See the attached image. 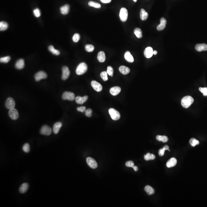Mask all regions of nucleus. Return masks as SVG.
<instances>
[{
    "label": "nucleus",
    "instance_id": "1",
    "mask_svg": "<svg viewBox=\"0 0 207 207\" xmlns=\"http://www.w3.org/2000/svg\"><path fill=\"white\" fill-rule=\"evenodd\" d=\"M194 101V99L192 96H186L182 99L181 103L184 108H188L193 103Z\"/></svg>",
    "mask_w": 207,
    "mask_h": 207
},
{
    "label": "nucleus",
    "instance_id": "2",
    "mask_svg": "<svg viewBox=\"0 0 207 207\" xmlns=\"http://www.w3.org/2000/svg\"><path fill=\"white\" fill-rule=\"evenodd\" d=\"M88 70V66L85 63H81L79 64L76 70V73L78 75L85 74Z\"/></svg>",
    "mask_w": 207,
    "mask_h": 207
},
{
    "label": "nucleus",
    "instance_id": "3",
    "mask_svg": "<svg viewBox=\"0 0 207 207\" xmlns=\"http://www.w3.org/2000/svg\"><path fill=\"white\" fill-rule=\"evenodd\" d=\"M109 112L112 120H118L120 118V115L118 111L113 108H111L109 110Z\"/></svg>",
    "mask_w": 207,
    "mask_h": 207
},
{
    "label": "nucleus",
    "instance_id": "4",
    "mask_svg": "<svg viewBox=\"0 0 207 207\" xmlns=\"http://www.w3.org/2000/svg\"><path fill=\"white\" fill-rule=\"evenodd\" d=\"M128 12L127 10L125 8H121L119 14V17L120 20L122 22H125L128 18Z\"/></svg>",
    "mask_w": 207,
    "mask_h": 207
},
{
    "label": "nucleus",
    "instance_id": "5",
    "mask_svg": "<svg viewBox=\"0 0 207 207\" xmlns=\"http://www.w3.org/2000/svg\"><path fill=\"white\" fill-rule=\"evenodd\" d=\"M62 97L63 100L73 101L75 99V95L73 92H64Z\"/></svg>",
    "mask_w": 207,
    "mask_h": 207
},
{
    "label": "nucleus",
    "instance_id": "6",
    "mask_svg": "<svg viewBox=\"0 0 207 207\" xmlns=\"http://www.w3.org/2000/svg\"><path fill=\"white\" fill-rule=\"evenodd\" d=\"M51 128L47 125H44L40 130V133L44 135H49L51 134Z\"/></svg>",
    "mask_w": 207,
    "mask_h": 207
},
{
    "label": "nucleus",
    "instance_id": "7",
    "mask_svg": "<svg viewBox=\"0 0 207 207\" xmlns=\"http://www.w3.org/2000/svg\"><path fill=\"white\" fill-rule=\"evenodd\" d=\"M15 105V101L12 98H9L7 99L5 103V106L8 109H11L14 108Z\"/></svg>",
    "mask_w": 207,
    "mask_h": 207
},
{
    "label": "nucleus",
    "instance_id": "8",
    "mask_svg": "<svg viewBox=\"0 0 207 207\" xmlns=\"http://www.w3.org/2000/svg\"><path fill=\"white\" fill-rule=\"evenodd\" d=\"M86 162L90 167L92 169H96L98 166V164L96 160L92 158L88 157L86 159Z\"/></svg>",
    "mask_w": 207,
    "mask_h": 207
},
{
    "label": "nucleus",
    "instance_id": "9",
    "mask_svg": "<svg viewBox=\"0 0 207 207\" xmlns=\"http://www.w3.org/2000/svg\"><path fill=\"white\" fill-rule=\"evenodd\" d=\"M9 117L14 120H17L19 117L18 112L17 111V110L15 108L9 110Z\"/></svg>",
    "mask_w": 207,
    "mask_h": 207
},
{
    "label": "nucleus",
    "instance_id": "10",
    "mask_svg": "<svg viewBox=\"0 0 207 207\" xmlns=\"http://www.w3.org/2000/svg\"><path fill=\"white\" fill-rule=\"evenodd\" d=\"M47 74L43 71H40L36 73L35 75V78L36 81H39L42 79L46 78Z\"/></svg>",
    "mask_w": 207,
    "mask_h": 207
},
{
    "label": "nucleus",
    "instance_id": "11",
    "mask_svg": "<svg viewBox=\"0 0 207 207\" xmlns=\"http://www.w3.org/2000/svg\"><path fill=\"white\" fill-rule=\"evenodd\" d=\"M70 75V71L67 66H64L62 68V79L66 80L69 77Z\"/></svg>",
    "mask_w": 207,
    "mask_h": 207
},
{
    "label": "nucleus",
    "instance_id": "12",
    "mask_svg": "<svg viewBox=\"0 0 207 207\" xmlns=\"http://www.w3.org/2000/svg\"><path fill=\"white\" fill-rule=\"evenodd\" d=\"M92 88L97 92L101 91L103 89V87L99 83L95 81H93L91 83Z\"/></svg>",
    "mask_w": 207,
    "mask_h": 207
},
{
    "label": "nucleus",
    "instance_id": "13",
    "mask_svg": "<svg viewBox=\"0 0 207 207\" xmlns=\"http://www.w3.org/2000/svg\"><path fill=\"white\" fill-rule=\"evenodd\" d=\"M153 50L151 47H148L145 48L144 52L145 57L147 59H149L152 57L153 54Z\"/></svg>",
    "mask_w": 207,
    "mask_h": 207
},
{
    "label": "nucleus",
    "instance_id": "14",
    "mask_svg": "<svg viewBox=\"0 0 207 207\" xmlns=\"http://www.w3.org/2000/svg\"><path fill=\"white\" fill-rule=\"evenodd\" d=\"M195 49L197 51L201 52L207 50V44H198L195 46Z\"/></svg>",
    "mask_w": 207,
    "mask_h": 207
},
{
    "label": "nucleus",
    "instance_id": "15",
    "mask_svg": "<svg viewBox=\"0 0 207 207\" xmlns=\"http://www.w3.org/2000/svg\"><path fill=\"white\" fill-rule=\"evenodd\" d=\"M88 97L87 96L81 97L77 96L75 98V101L77 103L79 104H83L85 103L88 99Z\"/></svg>",
    "mask_w": 207,
    "mask_h": 207
},
{
    "label": "nucleus",
    "instance_id": "16",
    "mask_svg": "<svg viewBox=\"0 0 207 207\" xmlns=\"http://www.w3.org/2000/svg\"><path fill=\"white\" fill-rule=\"evenodd\" d=\"M121 91V88L118 86L112 88L110 90V92L113 96H116L118 95Z\"/></svg>",
    "mask_w": 207,
    "mask_h": 207
},
{
    "label": "nucleus",
    "instance_id": "17",
    "mask_svg": "<svg viewBox=\"0 0 207 207\" xmlns=\"http://www.w3.org/2000/svg\"><path fill=\"white\" fill-rule=\"evenodd\" d=\"M62 124L61 122H57L53 126V131L55 134H57L59 132L61 127H62Z\"/></svg>",
    "mask_w": 207,
    "mask_h": 207
},
{
    "label": "nucleus",
    "instance_id": "18",
    "mask_svg": "<svg viewBox=\"0 0 207 207\" xmlns=\"http://www.w3.org/2000/svg\"><path fill=\"white\" fill-rule=\"evenodd\" d=\"M177 163V160L175 158H172L168 160L166 163V166L168 168H171L175 166Z\"/></svg>",
    "mask_w": 207,
    "mask_h": 207
},
{
    "label": "nucleus",
    "instance_id": "19",
    "mask_svg": "<svg viewBox=\"0 0 207 207\" xmlns=\"http://www.w3.org/2000/svg\"><path fill=\"white\" fill-rule=\"evenodd\" d=\"M24 61L22 59H20L17 60L15 64V67L18 70L23 69L24 67Z\"/></svg>",
    "mask_w": 207,
    "mask_h": 207
},
{
    "label": "nucleus",
    "instance_id": "20",
    "mask_svg": "<svg viewBox=\"0 0 207 207\" xmlns=\"http://www.w3.org/2000/svg\"><path fill=\"white\" fill-rule=\"evenodd\" d=\"M60 12L63 15H66L69 13L70 11V6L69 5L66 4L60 8Z\"/></svg>",
    "mask_w": 207,
    "mask_h": 207
},
{
    "label": "nucleus",
    "instance_id": "21",
    "mask_svg": "<svg viewBox=\"0 0 207 207\" xmlns=\"http://www.w3.org/2000/svg\"><path fill=\"white\" fill-rule=\"evenodd\" d=\"M29 188V185L27 183H24L21 185L19 188V192L21 193H25Z\"/></svg>",
    "mask_w": 207,
    "mask_h": 207
},
{
    "label": "nucleus",
    "instance_id": "22",
    "mask_svg": "<svg viewBox=\"0 0 207 207\" xmlns=\"http://www.w3.org/2000/svg\"><path fill=\"white\" fill-rule=\"evenodd\" d=\"M124 57L126 61L129 63H132L134 61L133 57L129 51L126 52L124 55Z\"/></svg>",
    "mask_w": 207,
    "mask_h": 207
},
{
    "label": "nucleus",
    "instance_id": "23",
    "mask_svg": "<svg viewBox=\"0 0 207 207\" xmlns=\"http://www.w3.org/2000/svg\"><path fill=\"white\" fill-rule=\"evenodd\" d=\"M119 70L122 74H123L124 75H126L129 74L130 72V69L128 67L124 66H122L119 67Z\"/></svg>",
    "mask_w": 207,
    "mask_h": 207
},
{
    "label": "nucleus",
    "instance_id": "24",
    "mask_svg": "<svg viewBox=\"0 0 207 207\" xmlns=\"http://www.w3.org/2000/svg\"><path fill=\"white\" fill-rule=\"evenodd\" d=\"M98 59L101 63L104 62L105 60V56L104 52L101 51L99 53L98 55Z\"/></svg>",
    "mask_w": 207,
    "mask_h": 207
},
{
    "label": "nucleus",
    "instance_id": "25",
    "mask_svg": "<svg viewBox=\"0 0 207 207\" xmlns=\"http://www.w3.org/2000/svg\"><path fill=\"white\" fill-rule=\"evenodd\" d=\"M148 14L144 9H141L140 12V18L142 20H146L148 18Z\"/></svg>",
    "mask_w": 207,
    "mask_h": 207
},
{
    "label": "nucleus",
    "instance_id": "26",
    "mask_svg": "<svg viewBox=\"0 0 207 207\" xmlns=\"http://www.w3.org/2000/svg\"><path fill=\"white\" fill-rule=\"evenodd\" d=\"M144 190L145 192L149 195H152L155 192V190L150 186L147 185L145 186V187Z\"/></svg>",
    "mask_w": 207,
    "mask_h": 207
},
{
    "label": "nucleus",
    "instance_id": "27",
    "mask_svg": "<svg viewBox=\"0 0 207 207\" xmlns=\"http://www.w3.org/2000/svg\"><path fill=\"white\" fill-rule=\"evenodd\" d=\"M156 139L159 142H162L163 143H165L168 142V137L165 135H158L156 137Z\"/></svg>",
    "mask_w": 207,
    "mask_h": 207
},
{
    "label": "nucleus",
    "instance_id": "28",
    "mask_svg": "<svg viewBox=\"0 0 207 207\" xmlns=\"http://www.w3.org/2000/svg\"><path fill=\"white\" fill-rule=\"evenodd\" d=\"M166 150H168L170 151V150H169V146L167 145H165L162 148L160 149L158 151L159 155L160 157H162V156H163L164 155V151H165Z\"/></svg>",
    "mask_w": 207,
    "mask_h": 207
},
{
    "label": "nucleus",
    "instance_id": "29",
    "mask_svg": "<svg viewBox=\"0 0 207 207\" xmlns=\"http://www.w3.org/2000/svg\"><path fill=\"white\" fill-rule=\"evenodd\" d=\"M144 159L146 161L153 160L155 158V156L154 154L147 153L144 156Z\"/></svg>",
    "mask_w": 207,
    "mask_h": 207
},
{
    "label": "nucleus",
    "instance_id": "30",
    "mask_svg": "<svg viewBox=\"0 0 207 207\" xmlns=\"http://www.w3.org/2000/svg\"><path fill=\"white\" fill-rule=\"evenodd\" d=\"M48 49L51 52L53 55H59L60 54V52H59V51L56 50L52 45H50V46H49V47L48 48Z\"/></svg>",
    "mask_w": 207,
    "mask_h": 207
},
{
    "label": "nucleus",
    "instance_id": "31",
    "mask_svg": "<svg viewBox=\"0 0 207 207\" xmlns=\"http://www.w3.org/2000/svg\"><path fill=\"white\" fill-rule=\"evenodd\" d=\"M134 33L138 38H140L142 37V33L140 28H136L134 30Z\"/></svg>",
    "mask_w": 207,
    "mask_h": 207
},
{
    "label": "nucleus",
    "instance_id": "32",
    "mask_svg": "<svg viewBox=\"0 0 207 207\" xmlns=\"http://www.w3.org/2000/svg\"><path fill=\"white\" fill-rule=\"evenodd\" d=\"M88 5L89 6L94 7V8H98V9H100L101 8V5H100V4L98 3L93 2V1H89L88 3Z\"/></svg>",
    "mask_w": 207,
    "mask_h": 207
},
{
    "label": "nucleus",
    "instance_id": "33",
    "mask_svg": "<svg viewBox=\"0 0 207 207\" xmlns=\"http://www.w3.org/2000/svg\"><path fill=\"white\" fill-rule=\"evenodd\" d=\"M8 27V25L7 23L5 22H0V30L4 31L7 30Z\"/></svg>",
    "mask_w": 207,
    "mask_h": 207
},
{
    "label": "nucleus",
    "instance_id": "34",
    "mask_svg": "<svg viewBox=\"0 0 207 207\" xmlns=\"http://www.w3.org/2000/svg\"><path fill=\"white\" fill-rule=\"evenodd\" d=\"M190 144L191 145L192 147H195L197 145H199V142L198 140H197L195 138H192L190 140Z\"/></svg>",
    "mask_w": 207,
    "mask_h": 207
},
{
    "label": "nucleus",
    "instance_id": "35",
    "mask_svg": "<svg viewBox=\"0 0 207 207\" xmlns=\"http://www.w3.org/2000/svg\"><path fill=\"white\" fill-rule=\"evenodd\" d=\"M85 49L88 52H91L94 50V47L92 44H86L85 46Z\"/></svg>",
    "mask_w": 207,
    "mask_h": 207
},
{
    "label": "nucleus",
    "instance_id": "36",
    "mask_svg": "<svg viewBox=\"0 0 207 207\" xmlns=\"http://www.w3.org/2000/svg\"><path fill=\"white\" fill-rule=\"evenodd\" d=\"M107 72H101V73L100 74V76L102 78V79L104 81H107L108 79V76H107Z\"/></svg>",
    "mask_w": 207,
    "mask_h": 207
},
{
    "label": "nucleus",
    "instance_id": "37",
    "mask_svg": "<svg viewBox=\"0 0 207 207\" xmlns=\"http://www.w3.org/2000/svg\"><path fill=\"white\" fill-rule=\"evenodd\" d=\"M11 60V57L9 56L1 58L0 59V61L1 63H7Z\"/></svg>",
    "mask_w": 207,
    "mask_h": 207
},
{
    "label": "nucleus",
    "instance_id": "38",
    "mask_svg": "<svg viewBox=\"0 0 207 207\" xmlns=\"http://www.w3.org/2000/svg\"><path fill=\"white\" fill-rule=\"evenodd\" d=\"M23 150L25 153H29L30 151V145L29 144L26 143L25 144L23 147Z\"/></svg>",
    "mask_w": 207,
    "mask_h": 207
},
{
    "label": "nucleus",
    "instance_id": "39",
    "mask_svg": "<svg viewBox=\"0 0 207 207\" xmlns=\"http://www.w3.org/2000/svg\"><path fill=\"white\" fill-rule=\"evenodd\" d=\"M80 35L78 33H76L73 35L72 38L73 40L75 43H77L80 40Z\"/></svg>",
    "mask_w": 207,
    "mask_h": 207
},
{
    "label": "nucleus",
    "instance_id": "40",
    "mask_svg": "<svg viewBox=\"0 0 207 207\" xmlns=\"http://www.w3.org/2000/svg\"><path fill=\"white\" fill-rule=\"evenodd\" d=\"M107 72L108 75L111 76H113V73H114V70L113 68L111 66H109L107 68Z\"/></svg>",
    "mask_w": 207,
    "mask_h": 207
},
{
    "label": "nucleus",
    "instance_id": "41",
    "mask_svg": "<svg viewBox=\"0 0 207 207\" xmlns=\"http://www.w3.org/2000/svg\"><path fill=\"white\" fill-rule=\"evenodd\" d=\"M201 92H202L204 96H207V88H199V89Z\"/></svg>",
    "mask_w": 207,
    "mask_h": 207
},
{
    "label": "nucleus",
    "instance_id": "42",
    "mask_svg": "<svg viewBox=\"0 0 207 207\" xmlns=\"http://www.w3.org/2000/svg\"><path fill=\"white\" fill-rule=\"evenodd\" d=\"M33 13H34V15H35V17H38L40 16L41 15V13H40V10L39 9L37 8V9H35L33 11Z\"/></svg>",
    "mask_w": 207,
    "mask_h": 207
},
{
    "label": "nucleus",
    "instance_id": "43",
    "mask_svg": "<svg viewBox=\"0 0 207 207\" xmlns=\"http://www.w3.org/2000/svg\"><path fill=\"white\" fill-rule=\"evenodd\" d=\"M85 112V113L86 116L87 117H90L91 116L92 113V111L91 109H89L86 110Z\"/></svg>",
    "mask_w": 207,
    "mask_h": 207
},
{
    "label": "nucleus",
    "instance_id": "44",
    "mask_svg": "<svg viewBox=\"0 0 207 207\" xmlns=\"http://www.w3.org/2000/svg\"><path fill=\"white\" fill-rule=\"evenodd\" d=\"M165 27V25L160 23V24L157 27V29L158 31H162L164 29Z\"/></svg>",
    "mask_w": 207,
    "mask_h": 207
},
{
    "label": "nucleus",
    "instance_id": "45",
    "mask_svg": "<svg viewBox=\"0 0 207 207\" xmlns=\"http://www.w3.org/2000/svg\"><path fill=\"white\" fill-rule=\"evenodd\" d=\"M125 165L127 167H132V168H133L135 166L134 163L132 161H128L127 162H126L125 163Z\"/></svg>",
    "mask_w": 207,
    "mask_h": 207
},
{
    "label": "nucleus",
    "instance_id": "46",
    "mask_svg": "<svg viewBox=\"0 0 207 207\" xmlns=\"http://www.w3.org/2000/svg\"><path fill=\"white\" fill-rule=\"evenodd\" d=\"M86 109V108L85 107V106H81V107H77V110L78 111L83 112L85 111Z\"/></svg>",
    "mask_w": 207,
    "mask_h": 207
},
{
    "label": "nucleus",
    "instance_id": "47",
    "mask_svg": "<svg viewBox=\"0 0 207 207\" xmlns=\"http://www.w3.org/2000/svg\"><path fill=\"white\" fill-rule=\"evenodd\" d=\"M160 23L166 25L167 23V21L164 18H162L160 19Z\"/></svg>",
    "mask_w": 207,
    "mask_h": 207
},
{
    "label": "nucleus",
    "instance_id": "48",
    "mask_svg": "<svg viewBox=\"0 0 207 207\" xmlns=\"http://www.w3.org/2000/svg\"><path fill=\"white\" fill-rule=\"evenodd\" d=\"M101 1L104 3H109L111 2V0H101Z\"/></svg>",
    "mask_w": 207,
    "mask_h": 207
},
{
    "label": "nucleus",
    "instance_id": "49",
    "mask_svg": "<svg viewBox=\"0 0 207 207\" xmlns=\"http://www.w3.org/2000/svg\"><path fill=\"white\" fill-rule=\"evenodd\" d=\"M133 168V170H134L135 171H137L138 170V166H135Z\"/></svg>",
    "mask_w": 207,
    "mask_h": 207
},
{
    "label": "nucleus",
    "instance_id": "50",
    "mask_svg": "<svg viewBox=\"0 0 207 207\" xmlns=\"http://www.w3.org/2000/svg\"><path fill=\"white\" fill-rule=\"evenodd\" d=\"M157 54V51L155 50L153 51V54L154 55H156Z\"/></svg>",
    "mask_w": 207,
    "mask_h": 207
},
{
    "label": "nucleus",
    "instance_id": "51",
    "mask_svg": "<svg viewBox=\"0 0 207 207\" xmlns=\"http://www.w3.org/2000/svg\"><path fill=\"white\" fill-rule=\"evenodd\" d=\"M134 2H137V0H133Z\"/></svg>",
    "mask_w": 207,
    "mask_h": 207
}]
</instances>
